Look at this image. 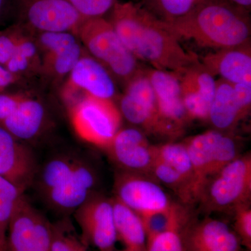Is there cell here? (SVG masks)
Returning <instances> with one entry per match:
<instances>
[{
	"label": "cell",
	"mask_w": 251,
	"mask_h": 251,
	"mask_svg": "<svg viewBox=\"0 0 251 251\" xmlns=\"http://www.w3.org/2000/svg\"><path fill=\"white\" fill-rule=\"evenodd\" d=\"M52 223L25 196L18 202L6 234V251H50Z\"/></svg>",
	"instance_id": "cell-10"
},
{
	"label": "cell",
	"mask_w": 251,
	"mask_h": 251,
	"mask_svg": "<svg viewBox=\"0 0 251 251\" xmlns=\"http://www.w3.org/2000/svg\"><path fill=\"white\" fill-rule=\"evenodd\" d=\"M251 153L239 156L209 178L202 186L198 202L207 212L234 211L250 203Z\"/></svg>",
	"instance_id": "cell-5"
},
{
	"label": "cell",
	"mask_w": 251,
	"mask_h": 251,
	"mask_svg": "<svg viewBox=\"0 0 251 251\" xmlns=\"http://www.w3.org/2000/svg\"><path fill=\"white\" fill-rule=\"evenodd\" d=\"M202 0H142L140 4L153 16L166 23L185 17Z\"/></svg>",
	"instance_id": "cell-28"
},
{
	"label": "cell",
	"mask_w": 251,
	"mask_h": 251,
	"mask_svg": "<svg viewBox=\"0 0 251 251\" xmlns=\"http://www.w3.org/2000/svg\"><path fill=\"white\" fill-rule=\"evenodd\" d=\"M103 251H126L125 249H124V250H122V251H118V250H117V249H115V248H113V249H109V250Z\"/></svg>",
	"instance_id": "cell-39"
},
{
	"label": "cell",
	"mask_w": 251,
	"mask_h": 251,
	"mask_svg": "<svg viewBox=\"0 0 251 251\" xmlns=\"http://www.w3.org/2000/svg\"><path fill=\"white\" fill-rule=\"evenodd\" d=\"M25 96L5 91L0 92V125L14 112Z\"/></svg>",
	"instance_id": "cell-35"
},
{
	"label": "cell",
	"mask_w": 251,
	"mask_h": 251,
	"mask_svg": "<svg viewBox=\"0 0 251 251\" xmlns=\"http://www.w3.org/2000/svg\"><path fill=\"white\" fill-rule=\"evenodd\" d=\"M20 77L10 72L6 67L0 64V92H4L10 86L14 85Z\"/></svg>",
	"instance_id": "cell-36"
},
{
	"label": "cell",
	"mask_w": 251,
	"mask_h": 251,
	"mask_svg": "<svg viewBox=\"0 0 251 251\" xmlns=\"http://www.w3.org/2000/svg\"><path fill=\"white\" fill-rule=\"evenodd\" d=\"M179 74L183 101L193 120H208L216 90L215 77L201 61Z\"/></svg>",
	"instance_id": "cell-19"
},
{
	"label": "cell",
	"mask_w": 251,
	"mask_h": 251,
	"mask_svg": "<svg viewBox=\"0 0 251 251\" xmlns=\"http://www.w3.org/2000/svg\"><path fill=\"white\" fill-rule=\"evenodd\" d=\"M234 213V229L236 234L248 250H251V209L250 204L237 208Z\"/></svg>",
	"instance_id": "cell-34"
},
{
	"label": "cell",
	"mask_w": 251,
	"mask_h": 251,
	"mask_svg": "<svg viewBox=\"0 0 251 251\" xmlns=\"http://www.w3.org/2000/svg\"><path fill=\"white\" fill-rule=\"evenodd\" d=\"M69 112L76 134L99 148H106L121 129L122 114L113 100L85 96Z\"/></svg>",
	"instance_id": "cell-7"
},
{
	"label": "cell",
	"mask_w": 251,
	"mask_h": 251,
	"mask_svg": "<svg viewBox=\"0 0 251 251\" xmlns=\"http://www.w3.org/2000/svg\"><path fill=\"white\" fill-rule=\"evenodd\" d=\"M146 251H187L181 230L171 229L155 234L147 239Z\"/></svg>",
	"instance_id": "cell-31"
},
{
	"label": "cell",
	"mask_w": 251,
	"mask_h": 251,
	"mask_svg": "<svg viewBox=\"0 0 251 251\" xmlns=\"http://www.w3.org/2000/svg\"><path fill=\"white\" fill-rule=\"evenodd\" d=\"M153 146L141 130L128 128L119 130L104 150L121 171L150 176L155 160Z\"/></svg>",
	"instance_id": "cell-14"
},
{
	"label": "cell",
	"mask_w": 251,
	"mask_h": 251,
	"mask_svg": "<svg viewBox=\"0 0 251 251\" xmlns=\"http://www.w3.org/2000/svg\"><path fill=\"white\" fill-rule=\"evenodd\" d=\"M150 176L172 190L184 205L196 202L193 188L187 180L164 162L155 158Z\"/></svg>",
	"instance_id": "cell-26"
},
{
	"label": "cell",
	"mask_w": 251,
	"mask_h": 251,
	"mask_svg": "<svg viewBox=\"0 0 251 251\" xmlns=\"http://www.w3.org/2000/svg\"><path fill=\"white\" fill-rule=\"evenodd\" d=\"M77 37L87 52L125 86L145 69L105 17L85 20Z\"/></svg>",
	"instance_id": "cell-4"
},
{
	"label": "cell",
	"mask_w": 251,
	"mask_h": 251,
	"mask_svg": "<svg viewBox=\"0 0 251 251\" xmlns=\"http://www.w3.org/2000/svg\"><path fill=\"white\" fill-rule=\"evenodd\" d=\"M25 191L0 176V251H6V234L11 217Z\"/></svg>",
	"instance_id": "cell-27"
},
{
	"label": "cell",
	"mask_w": 251,
	"mask_h": 251,
	"mask_svg": "<svg viewBox=\"0 0 251 251\" xmlns=\"http://www.w3.org/2000/svg\"><path fill=\"white\" fill-rule=\"evenodd\" d=\"M251 107V85L231 84L219 79L209 119L219 131L233 130L249 115Z\"/></svg>",
	"instance_id": "cell-15"
},
{
	"label": "cell",
	"mask_w": 251,
	"mask_h": 251,
	"mask_svg": "<svg viewBox=\"0 0 251 251\" xmlns=\"http://www.w3.org/2000/svg\"><path fill=\"white\" fill-rule=\"evenodd\" d=\"M117 240L127 251H146L147 236L140 216L115 198H112Z\"/></svg>",
	"instance_id": "cell-22"
},
{
	"label": "cell",
	"mask_w": 251,
	"mask_h": 251,
	"mask_svg": "<svg viewBox=\"0 0 251 251\" xmlns=\"http://www.w3.org/2000/svg\"><path fill=\"white\" fill-rule=\"evenodd\" d=\"M107 19L128 50L153 69L181 74L200 62L198 54L186 51L166 24L140 3L118 1Z\"/></svg>",
	"instance_id": "cell-1"
},
{
	"label": "cell",
	"mask_w": 251,
	"mask_h": 251,
	"mask_svg": "<svg viewBox=\"0 0 251 251\" xmlns=\"http://www.w3.org/2000/svg\"><path fill=\"white\" fill-rule=\"evenodd\" d=\"M115 199L140 215L165 209L173 202L159 183L148 175L121 171L115 173Z\"/></svg>",
	"instance_id": "cell-13"
},
{
	"label": "cell",
	"mask_w": 251,
	"mask_h": 251,
	"mask_svg": "<svg viewBox=\"0 0 251 251\" xmlns=\"http://www.w3.org/2000/svg\"><path fill=\"white\" fill-rule=\"evenodd\" d=\"M62 94L68 108L85 96L115 101L117 95V85L108 69L88 52H85L68 75Z\"/></svg>",
	"instance_id": "cell-11"
},
{
	"label": "cell",
	"mask_w": 251,
	"mask_h": 251,
	"mask_svg": "<svg viewBox=\"0 0 251 251\" xmlns=\"http://www.w3.org/2000/svg\"><path fill=\"white\" fill-rule=\"evenodd\" d=\"M37 168L29 147L0 126V176L25 191L32 186Z\"/></svg>",
	"instance_id": "cell-16"
},
{
	"label": "cell",
	"mask_w": 251,
	"mask_h": 251,
	"mask_svg": "<svg viewBox=\"0 0 251 251\" xmlns=\"http://www.w3.org/2000/svg\"><path fill=\"white\" fill-rule=\"evenodd\" d=\"M80 237L87 247L98 251L115 248L117 241L112 198L97 193L74 211Z\"/></svg>",
	"instance_id": "cell-12"
},
{
	"label": "cell",
	"mask_w": 251,
	"mask_h": 251,
	"mask_svg": "<svg viewBox=\"0 0 251 251\" xmlns=\"http://www.w3.org/2000/svg\"><path fill=\"white\" fill-rule=\"evenodd\" d=\"M164 23L179 40L202 48L217 50L251 44L250 12L226 0H202L185 17Z\"/></svg>",
	"instance_id": "cell-3"
},
{
	"label": "cell",
	"mask_w": 251,
	"mask_h": 251,
	"mask_svg": "<svg viewBox=\"0 0 251 251\" xmlns=\"http://www.w3.org/2000/svg\"><path fill=\"white\" fill-rule=\"evenodd\" d=\"M46 109L41 100L26 95L17 108L0 125L20 141L37 139L47 126Z\"/></svg>",
	"instance_id": "cell-21"
},
{
	"label": "cell",
	"mask_w": 251,
	"mask_h": 251,
	"mask_svg": "<svg viewBox=\"0 0 251 251\" xmlns=\"http://www.w3.org/2000/svg\"><path fill=\"white\" fill-rule=\"evenodd\" d=\"M118 108L122 117L149 134L168 138H176L182 135L160 115L154 91L145 69L125 85Z\"/></svg>",
	"instance_id": "cell-6"
},
{
	"label": "cell",
	"mask_w": 251,
	"mask_h": 251,
	"mask_svg": "<svg viewBox=\"0 0 251 251\" xmlns=\"http://www.w3.org/2000/svg\"><path fill=\"white\" fill-rule=\"evenodd\" d=\"M14 0H0V24L8 18L12 17Z\"/></svg>",
	"instance_id": "cell-37"
},
{
	"label": "cell",
	"mask_w": 251,
	"mask_h": 251,
	"mask_svg": "<svg viewBox=\"0 0 251 251\" xmlns=\"http://www.w3.org/2000/svg\"><path fill=\"white\" fill-rule=\"evenodd\" d=\"M145 72L154 91L160 115L183 133L191 120L183 101L179 74L153 68Z\"/></svg>",
	"instance_id": "cell-18"
},
{
	"label": "cell",
	"mask_w": 251,
	"mask_h": 251,
	"mask_svg": "<svg viewBox=\"0 0 251 251\" xmlns=\"http://www.w3.org/2000/svg\"><path fill=\"white\" fill-rule=\"evenodd\" d=\"M186 206H187L173 202L165 209L140 214L147 239L155 234L171 229L182 230L192 219Z\"/></svg>",
	"instance_id": "cell-23"
},
{
	"label": "cell",
	"mask_w": 251,
	"mask_h": 251,
	"mask_svg": "<svg viewBox=\"0 0 251 251\" xmlns=\"http://www.w3.org/2000/svg\"><path fill=\"white\" fill-rule=\"evenodd\" d=\"M50 251H90L69 216L52 223Z\"/></svg>",
	"instance_id": "cell-29"
},
{
	"label": "cell",
	"mask_w": 251,
	"mask_h": 251,
	"mask_svg": "<svg viewBox=\"0 0 251 251\" xmlns=\"http://www.w3.org/2000/svg\"></svg>",
	"instance_id": "cell-40"
},
{
	"label": "cell",
	"mask_w": 251,
	"mask_h": 251,
	"mask_svg": "<svg viewBox=\"0 0 251 251\" xmlns=\"http://www.w3.org/2000/svg\"><path fill=\"white\" fill-rule=\"evenodd\" d=\"M12 17L33 33L67 31L77 36L85 21L68 0H14Z\"/></svg>",
	"instance_id": "cell-8"
},
{
	"label": "cell",
	"mask_w": 251,
	"mask_h": 251,
	"mask_svg": "<svg viewBox=\"0 0 251 251\" xmlns=\"http://www.w3.org/2000/svg\"><path fill=\"white\" fill-rule=\"evenodd\" d=\"M26 29L17 23L0 30V64L5 66L12 57Z\"/></svg>",
	"instance_id": "cell-33"
},
{
	"label": "cell",
	"mask_w": 251,
	"mask_h": 251,
	"mask_svg": "<svg viewBox=\"0 0 251 251\" xmlns=\"http://www.w3.org/2000/svg\"><path fill=\"white\" fill-rule=\"evenodd\" d=\"M85 20L105 17L121 0H68Z\"/></svg>",
	"instance_id": "cell-32"
},
{
	"label": "cell",
	"mask_w": 251,
	"mask_h": 251,
	"mask_svg": "<svg viewBox=\"0 0 251 251\" xmlns=\"http://www.w3.org/2000/svg\"><path fill=\"white\" fill-rule=\"evenodd\" d=\"M214 77L231 84L251 85V44L209 52L200 59Z\"/></svg>",
	"instance_id": "cell-20"
},
{
	"label": "cell",
	"mask_w": 251,
	"mask_h": 251,
	"mask_svg": "<svg viewBox=\"0 0 251 251\" xmlns=\"http://www.w3.org/2000/svg\"><path fill=\"white\" fill-rule=\"evenodd\" d=\"M230 4L240 8L244 11L248 12H251V0H226Z\"/></svg>",
	"instance_id": "cell-38"
},
{
	"label": "cell",
	"mask_w": 251,
	"mask_h": 251,
	"mask_svg": "<svg viewBox=\"0 0 251 251\" xmlns=\"http://www.w3.org/2000/svg\"><path fill=\"white\" fill-rule=\"evenodd\" d=\"M187 251H239L241 242L226 223L211 218L191 219L181 230Z\"/></svg>",
	"instance_id": "cell-17"
},
{
	"label": "cell",
	"mask_w": 251,
	"mask_h": 251,
	"mask_svg": "<svg viewBox=\"0 0 251 251\" xmlns=\"http://www.w3.org/2000/svg\"><path fill=\"white\" fill-rule=\"evenodd\" d=\"M99 183L97 169L87 156L64 150L52 153L38 166L32 186L50 210L62 218L98 193Z\"/></svg>",
	"instance_id": "cell-2"
},
{
	"label": "cell",
	"mask_w": 251,
	"mask_h": 251,
	"mask_svg": "<svg viewBox=\"0 0 251 251\" xmlns=\"http://www.w3.org/2000/svg\"><path fill=\"white\" fill-rule=\"evenodd\" d=\"M79 41L70 47L41 59L40 73L54 81L68 77L85 52Z\"/></svg>",
	"instance_id": "cell-25"
},
{
	"label": "cell",
	"mask_w": 251,
	"mask_h": 251,
	"mask_svg": "<svg viewBox=\"0 0 251 251\" xmlns=\"http://www.w3.org/2000/svg\"><path fill=\"white\" fill-rule=\"evenodd\" d=\"M41 59L49 57L78 42L75 34L67 31H44L34 33Z\"/></svg>",
	"instance_id": "cell-30"
},
{
	"label": "cell",
	"mask_w": 251,
	"mask_h": 251,
	"mask_svg": "<svg viewBox=\"0 0 251 251\" xmlns=\"http://www.w3.org/2000/svg\"><path fill=\"white\" fill-rule=\"evenodd\" d=\"M155 158L164 162L184 176L191 184L198 201L196 176L191 158L184 143H168L153 145Z\"/></svg>",
	"instance_id": "cell-24"
},
{
	"label": "cell",
	"mask_w": 251,
	"mask_h": 251,
	"mask_svg": "<svg viewBox=\"0 0 251 251\" xmlns=\"http://www.w3.org/2000/svg\"><path fill=\"white\" fill-rule=\"evenodd\" d=\"M183 143L194 170L198 199L206 181L239 156L238 145L232 136L217 130L195 135Z\"/></svg>",
	"instance_id": "cell-9"
}]
</instances>
